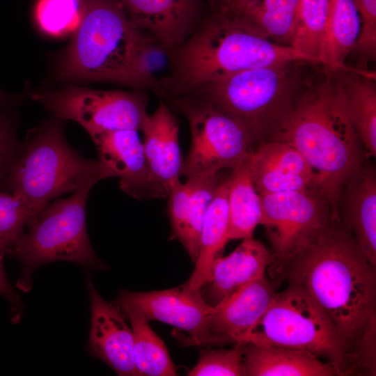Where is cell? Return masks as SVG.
Returning a JSON list of instances; mask_svg holds the SVG:
<instances>
[{"mask_svg":"<svg viewBox=\"0 0 376 376\" xmlns=\"http://www.w3.org/2000/svg\"><path fill=\"white\" fill-rule=\"evenodd\" d=\"M272 279L301 287L331 320L352 355L375 335L376 267L341 224L332 220L282 262Z\"/></svg>","mask_w":376,"mask_h":376,"instance_id":"6da1fadb","label":"cell"},{"mask_svg":"<svg viewBox=\"0 0 376 376\" xmlns=\"http://www.w3.org/2000/svg\"><path fill=\"white\" fill-rule=\"evenodd\" d=\"M169 59L171 72L159 79L166 99L249 69L295 61L315 63L292 47L265 38L239 16L217 7L205 15Z\"/></svg>","mask_w":376,"mask_h":376,"instance_id":"7a4b0ae2","label":"cell"},{"mask_svg":"<svg viewBox=\"0 0 376 376\" xmlns=\"http://www.w3.org/2000/svg\"><path fill=\"white\" fill-rule=\"evenodd\" d=\"M155 40L132 24L117 0H82L81 20L61 59L58 75L122 84L165 97L159 79L140 68L142 52Z\"/></svg>","mask_w":376,"mask_h":376,"instance_id":"3957f363","label":"cell"},{"mask_svg":"<svg viewBox=\"0 0 376 376\" xmlns=\"http://www.w3.org/2000/svg\"><path fill=\"white\" fill-rule=\"evenodd\" d=\"M272 139L301 154L315 173L316 191L327 199L337 220L341 187L368 157L332 90L327 68Z\"/></svg>","mask_w":376,"mask_h":376,"instance_id":"277c9868","label":"cell"},{"mask_svg":"<svg viewBox=\"0 0 376 376\" xmlns=\"http://www.w3.org/2000/svg\"><path fill=\"white\" fill-rule=\"evenodd\" d=\"M295 61L221 77L189 93L198 95L240 123L257 145L272 139L326 68ZM187 93V94H189Z\"/></svg>","mask_w":376,"mask_h":376,"instance_id":"5b68a950","label":"cell"},{"mask_svg":"<svg viewBox=\"0 0 376 376\" xmlns=\"http://www.w3.org/2000/svg\"><path fill=\"white\" fill-rule=\"evenodd\" d=\"M113 177L99 159H86L69 145L63 120L54 118L28 133L5 188L26 203L33 219L52 199Z\"/></svg>","mask_w":376,"mask_h":376,"instance_id":"8992f818","label":"cell"},{"mask_svg":"<svg viewBox=\"0 0 376 376\" xmlns=\"http://www.w3.org/2000/svg\"><path fill=\"white\" fill-rule=\"evenodd\" d=\"M90 183L70 197L48 204L30 220L8 250L6 255L18 259L21 265L17 288L29 292L34 271L40 265L58 260L69 261L86 269H107L90 242L86 206Z\"/></svg>","mask_w":376,"mask_h":376,"instance_id":"52a82bcc","label":"cell"},{"mask_svg":"<svg viewBox=\"0 0 376 376\" xmlns=\"http://www.w3.org/2000/svg\"><path fill=\"white\" fill-rule=\"evenodd\" d=\"M288 284L275 293L243 344L305 351L323 359L338 375L352 373L350 347L331 320L301 287Z\"/></svg>","mask_w":376,"mask_h":376,"instance_id":"ba28073f","label":"cell"},{"mask_svg":"<svg viewBox=\"0 0 376 376\" xmlns=\"http://www.w3.org/2000/svg\"><path fill=\"white\" fill-rule=\"evenodd\" d=\"M168 100L185 116L190 127L191 146L181 176L189 178L233 169L258 146L240 123L207 100L189 93Z\"/></svg>","mask_w":376,"mask_h":376,"instance_id":"9c48e42d","label":"cell"},{"mask_svg":"<svg viewBox=\"0 0 376 376\" xmlns=\"http://www.w3.org/2000/svg\"><path fill=\"white\" fill-rule=\"evenodd\" d=\"M31 98L61 120H71L90 136L121 130H141L148 97L142 90L102 91L72 86L37 92Z\"/></svg>","mask_w":376,"mask_h":376,"instance_id":"30bf717a","label":"cell"},{"mask_svg":"<svg viewBox=\"0 0 376 376\" xmlns=\"http://www.w3.org/2000/svg\"><path fill=\"white\" fill-rule=\"evenodd\" d=\"M259 196L260 224L272 251L269 265L286 259L334 220L329 203L315 189Z\"/></svg>","mask_w":376,"mask_h":376,"instance_id":"8fae6325","label":"cell"},{"mask_svg":"<svg viewBox=\"0 0 376 376\" xmlns=\"http://www.w3.org/2000/svg\"><path fill=\"white\" fill-rule=\"evenodd\" d=\"M121 309H128L146 321L157 320L184 331L178 337L183 345H201L212 306L200 290H190L183 284L171 289L149 292L120 290L113 301Z\"/></svg>","mask_w":376,"mask_h":376,"instance_id":"7c38bea8","label":"cell"},{"mask_svg":"<svg viewBox=\"0 0 376 376\" xmlns=\"http://www.w3.org/2000/svg\"><path fill=\"white\" fill-rule=\"evenodd\" d=\"M276 292L264 274L212 306L201 345L243 344Z\"/></svg>","mask_w":376,"mask_h":376,"instance_id":"4fadbf2b","label":"cell"},{"mask_svg":"<svg viewBox=\"0 0 376 376\" xmlns=\"http://www.w3.org/2000/svg\"><path fill=\"white\" fill-rule=\"evenodd\" d=\"M132 24L153 37L169 56L205 16L201 0H117Z\"/></svg>","mask_w":376,"mask_h":376,"instance_id":"5bb4252c","label":"cell"},{"mask_svg":"<svg viewBox=\"0 0 376 376\" xmlns=\"http://www.w3.org/2000/svg\"><path fill=\"white\" fill-rule=\"evenodd\" d=\"M91 303L89 352L118 375H138L133 354V332L120 306L103 299L90 277L86 279Z\"/></svg>","mask_w":376,"mask_h":376,"instance_id":"9a60e30c","label":"cell"},{"mask_svg":"<svg viewBox=\"0 0 376 376\" xmlns=\"http://www.w3.org/2000/svg\"><path fill=\"white\" fill-rule=\"evenodd\" d=\"M366 158L339 192L338 221L352 236L368 261L376 267V170Z\"/></svg>","mask_w":376,"mask_h":376,"instance_id":"2e32d148","label":"cell"},{"mask_svg":"<svg viewBox=\"0 0 376 376\" xmlns=\"http://www.w3.org/2000/svg\"><path fill=\"white\" fill-rule=\"evenodd\" d=\"M91 137L98 159L120 179V187L125 193L139 200L162 198L152 179L137 130H116Z\"/></svg>","mask_w":376,"mask_h":376,"instance_id":"e0dca14e","label":"cell"},{"mask_svg":"<svg viewBox=\"0 0 376 376\" xmlns=\"http://www.w3.org/2000/svg\"><path fill=\"white\" fill-rule=\"evenodd\" d=\"M220 178L219 172L187 178L185 182L175 185L167 197L171 239L182 244L194 263L198 257L205 215Z\"/></svg>","mask_w":376,"mask_h":376,"instance_id":"ac0fdd59","label":"cell"},{"mask_svg":"<svg viewBox=\"0 0 376 376\" xmlns=\"http://www.w3.org/2000/svg\"><path fill=\"white\" fill-rule=\"evenodd\" d=\"M146 162L152 179L162 198L180 182L183 165L178 134L179 126L168 105L160 100L155 111L148 115L141 130Z\"/></svg>","mask_w":376,"mask_h":376,"instance_id":"d6986e66","label":"cell"},{"mask_svg":"<svg viewBox=\"0 0 376 376\" xmlns=\"http://www.w3.org/2000/svg\"><path fill=\"white\" fill-rule=\"evenodd\" d=\"M272 254L252 237L226 256H219L212 263L208 279L200 289L204 301L214 306L230 295L265 274Z\"/></svg>","mask_w":376,"mask_h":376,"instance_id":"ffe728a7","label":"cell"},{"mask_svg":"<svg viewBox=\"0 0 376 376\" xmlns=\"http://www.w3.org/2000/svg\"><path fill=\"white\" fill-rule=\"evenodd\" d=\"M332 90L361 140L368 157H376L375 74L361 68L328 69Z\"/></svg>","mask_w":376,"mask_h":376,"instance_id":"44dd1931","label":"cell"},{"mask_svg":"<svg viewBox=\"0 0 376 376\" xmlns=\"http://www.w3.org/2000/svg\"><path fill=\"white\" fill-rule=\"evenodd\" d=\"M244 345V376H334L336 369L299 350L247 343Z\"/></svg>","mask_w":376,"mask_h":376,"instance_id":"7402d4cb","label":"cell"},{"mask_svg":"<svg viewBox=\"0 0 376 376\" xmlns=\"http://www.w3.org/2000/svg\"><path fill=\"white\" fill-rule=\"evenodd\" d=\"M230 175L220 178L209 205L202 227L198 257L188 281L183 285L190 290H200L210 273L214 259L221 256L228 239V193Z\"/></svg>","mask_w":376,"mask_h":376,"instance_id":"603a6c76","label":"cell"},{"mask_svg":"<svg viewBox=\"0 0 376 376\" xmlns=\"http://www.w3.org/2000/svg\"><path fill=\"white\" fill-rule=\"evenodd\" d=\"M249 158L232 170L228 193V239L252 237L260 224V196L253 185Z\"/></svg>","mask_w":376,"mask_h":376,"instance_id":"cb8c5ba5","label":"cell"},{"mask_svg":"<svg viewBox=\"0 0 376 376\" xmlns=\"http://www.w3.org/2000/svg\"><path fill=\"white\" fill-rule=\"evenodd\" d=\"M299 0H255L235 14L265 38L292 47ZM233 15V14H232Z\"/></svg>","mask_w":376,"mask_h":376,"instance_id":"d4e9b609","label":"cell"},{"mask_svg":"<svg viewBox=\"0 0 376 376\" xmlns=\"http://www.w3.org/2000/svg\"><path fill=\"white\" fill-rule=\"evenodd\" d=\"M327 32L326 65L332 70H345V64L358 39L360 18L352 0H329Z\"/></svg>","mask_w":376,"mask_h":376,"instance_id":"484cf974","label":"cell"},{"mask_svg":"<svg viewBox=\"0 0 376 376\" xmlns=\"http://www.w3.org/2000/svg\"><path fill=\"white\" fill-rule=\"evenodd\" d=\"M133 332V354L138 375L175 376L177 370L160 338L148 322L128 309H121Z\"/></svg>","mask_w":376,"mask_h":376,"instance_id":"4316f807","label":"cell"},{"mask_svg":"<svg viewBox=\"0 0 376 376\" xmlns=\"http://www.w3.org/2000/svg\"><path fill=\"white\" fill-rule=\"evenodd\" d=\"M329 0H299L292 47L326 65Z\"/></svg>","mask_w":376,"mask_h":376,"instance_id":"83f0119b","label":"cell"},{"mask_svg":"<svg viewBox=\"0 0 376 376\" xmlns=\"http://www.w3.org/2000/svg\"><path fill=\"white\" fill-rule=\"evenodd\" d=\"M82 14V0H38L36 17L45 33L61 36L75 31Z\"/></svg>","mask_w":376,"mask_h":376,"instance_id":"f1b7e54d","label":"cell"},{"mask_svg":"<svg viewBox=\"0 0 376 376\" xmlns=\"http://www.w3.org/2000/svg\"><path fill=\"white\" fill-rule=\"evenodd\" d=\"M250 157L269 166L302 176L315 189V173L301 154L290 145L270 139L258 145Z\"/></svg>","mask_w":376,"mask_h":376,"instance_id":"f546056e","label":"cell"},{"mask_svg":"<svg viewBox=\"0 0 376 376\" xmlns=\"http://www.w3.org/2000/svg\"><path fill=\"white\" fill-rule=\"evenodd\" d=\"M250 156L248 164L251 178L260 196L315 189L311 182L302 176L264 164L251 159Z\"/></svg>","mask_w":376,"mask_h":376,"instance_id":"4dcf8cb0","label":"cell"},{"mask_svg":"<svg viewBox=\"0 0 376 376\" xmlns=\"http://www.w3.org/2000/svg\"><path fill=\"white\" fill-rule=\"evenodd\" d=\"M243 344L230 349L202 350L189 376H243Z\"/></svg>","mask_w":376,"mask_h":376,"instance_id":"1f68e13d","label":"cell"},{"mask_svg":"<svg viewBox=\"0 0 376 376\" xmlns=\"http://www.w3.org/2000/svg\"><path fill=\"white\" fill-rule=\"evenodd\" d=\"M31 219L29 207L19 196L0 189V240L9 247Z\"/></svg>","mask_w":376,"mask_h":376,"instance_id":"d6a6232c","label":"cell"},{"mask_svg":"<svg viewBox=\"0 0 376 376\" xmlns=\"http://www.w3.org/2000/svg\"><path fill=\"white\" fill-rule=\"evenodd\" d=\"M360 18L361 28L352 52L366 63L376 58V0H352Z\"/></svg>","mask_w":376,"mask_h":376,"instance_id":"836d02e7","label":"cell"},{"mask_svg":"<svg viewBox=\"0 0 376 376\" xmlns=\"http://www.w3.org/2000/svg\"><path fill=\"white\" fill-rule=\"evenodd\" d=\"M17 117L0 110V189H3L12 165L20 152Z\"/></svg>","mask_w":376,"mask_h":376,"instance_id":"e575fe53","label":"cell"},{"mask_svg":"<svg viewBox=\"0 0 376 376\" xmlns=\"http://www.w3.org/2000/svg\"><path fill=\"white\" fill-rule=\"evenodd\" d=\"M8 249V245L0 240V295H3L10 304L12 322L17 323L22 318L24 304L19 295L11 287L5 274L3 260Z\"/></svg>","mask_w":376,"mask_h":376,"instance_id":"d590c367","label":"cell"},{"mask_svg":"<svg viewBox=\"0 0 376 376\" xmlns=\"http://www.w3.org/2000/svg\"><path fill=\"white\" fill-rule=\"evenodd\" d=\"M255 0H227L224 6L219 8L230 14H237L249 2Z\"/></svg>","mask_w":376,"mask_h":376,"instance_id":"8d00e7d4","label":"cell"},{"mask_svg":"<svg viewBox=\"0 0 376 376\" xmlns=\"http://www.w3.org/2000/svg\"><path fill=\"white\" fill-rule=\"evenodd\" d=\"M21 97L8 94L0 89V110L8 109L18 104Z\"/></svg>","mask_w":376,"mask_h":376,"instance_id":"74e56055","label":"cell"},{"mask_svg":"<svg viewBox=\"0 0 376 376\" xmlns=\"http://www.w3.org/2000/svg\"><path fill=\"white\" fill-rule=\"evenodd\" d=\"M227 0H212L214 3V6L217 8H221L224 6Z\"/></svg>","mask_w":376,"mask_h":376,"instance_id":"f35d334b","label":"cell"}]
</instances>
